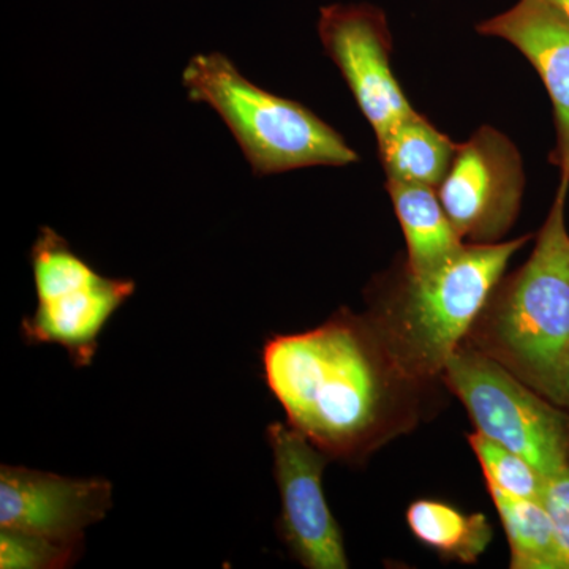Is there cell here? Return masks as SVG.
<instances>
[{
  "mask_svg": "<svg viewBox=\"0 0 569 569\" xmlns=\"http://www.w3.org/2000/svg\"><path fill=\"white\" fill-rule=\"evenodd\" d=\"M556 9H559L565 17L569 18V0H548Z\"/></svg>",
  "mask_w": 569,
  "mask_h": 569,
  "instance_id": "obj_20",
  "label": "cell"
},
{
  "mask_svg": "<svg viewBox=\"0 0 569 569\" xmlns=\"http://www.w3.org/2000/svg\"><path fill=\"white\" fill-rule=\"evenodd\" d=\"M84 553V546L67 545L40 535L0 529V568L66 569Z\"/></svg>",
  "mask_w": 569,
  "mask_h": 569,
  "instance_id": "obj_17",
  "label": "cell"
},
{
  "mask_svg": "<svg viewBox=\"0 0 569 569\" xmlns=\"http://www.w3.org/2000/svg\"><path fill=\"white\" fill-rule=\"evenodd\" d=\"M486 485L507 531L511 568L563 569L556 529L541 501L512 497L490 482Z\"/></svg>",
  "mask_w": 569,
  "mask_h": 569,
  "instance_id": "obj_15",
  "label": "cell"
},
{
  "mask_svg": "<svg viewBox=\"0 0 569 569\" xmlns=\"http://www.w3.org/2000/svg\"><path fill=\"white\" fill-rule=\"evenodd\" d=\"M318 33L377 141L413 114L415 108L391 69L392 40L383 11L369 3H335L321 9Z\"/></svg>",
  "mask_w": 569,
  "mask_h": 569,
  "instance_id": "obj_9",
  "label": "cell"
},
{
  "mask_svg": "<svg viewBox=\"0 0 569 569\" xmlns=\"http://www.w3.org/2000/svg\"><path fill=\"white\" fill-rule=\"evenodd\" d=\"M378 142L385 173L395 181L438 189L455 162L459 144L415 111Z\"/></svg>",
  "mask_w": 569,
  "mask_h": 569,
  "instance_id": "obj_13",
  "label": "cell"
},
{
  "mask_svg": "<svg viewBox=\"0 0 569 569\" xmlns=\"http://www.w3.org/2000/svg\"><path fill=\"white\" fill-rule=\"evenodd\" d=\"M529 241L530 236H522L496 244L466 242L430 271L415 274L403 266L389 287L373 288L367 316L408 376L427 385L440 380L503 279L509 260Z\"/></svg>",
  "mask_w": 569,
  "mask_h": 569,
  "instance_id": "obj_2",
  "label": "cell"
},
{
  "mask_svg": "<svg viewBox=\"0 0 569 569\" xmlns=\"http://www.w3.org/2000/svg\"><path fill=\"white\" fill-rule=\"evenodd\" d=\"M568 190L560 183L529 261L500 280L466 340L545 397L569 346Z\"/></svg>",
  "mask_w": 569,
  "mask_h": 569,
  "instance_id": "obj_3",
  "label": "cell"
},
{
  "mask_svg": "<svg viewBox=\"0 0 569 569\" xmlns=\"http://www.w3.org/2000/svg\"><path fill=\"white\" fill-rule=\"evenodd\" d=\"M468 443L481 463L486 482L512 497L541 500L546 477L539 473L529 460L511 449L501 447L478 430L468 436Z\"/></svg>",
  "mask_w": 569,
  "mask_h": 569,
  "instance_id": "obj_16",
  "label": "cell"
},
{
  "mask_svg": "<svg viewBox=\"0 0 569 569\" xmlns=\"http://www.w3.org/2000/svg\"><path fill=\"white\" fill-rule=\"evenodd\" d=\"M441 381L482 436L529 460L549 477L569 463V413L489 355L463 342Z\"/></svg>",
  "mask_w": 569,
  "mask_h": 569,
  "instance_id": "obj_6",
  "label": "cell"
},
{
  "mask_svg": "<svg viewBox=\"0 0 569 569\" xmlns=\"http://www.w3.org/2000/svg\"><path fill=\"white\" fill-rule=\"evenodd\" d=\"M182 84L192 102L208 104L227 123L253 174L347 167L359 160L342 134L316 112L258 88L220 52L193 56Z\"/></svg>",
  "mask_w": 569,
  "mask_h": 569,
  "instance_id": "obj_4",
  "label": "cell"
},
{
  "mask_svg": "<svg viewBox=\"0 0 569 569\" xmlns=\"http://www.w3.org/2000/svg\"><path fill=\"white\" fill-rule=\"evenodd\" d=\"M546 399L569 411V346L557 365Z\"/></svg>",
  "mask_w": 569,
  "mask_h": 569,
  "instance_id": "obj_19",
  "label": "cell"
},
{
  "mask_svg": "<svg viewBox=\"0 0 569 569\" xmlns=\"http://www.w3.org/2000/svg\"><path fill=\"white\" fill-rule=\"evenodd\" d=\"M523 187L526 174L515 142L486 126L459 144L437 192L463 242L496 244L518 219Z\"/></svg>",
  "mask_w": 569,
  "mask_h": 569,
  "instance_id": "obj_7",
  "label": "cell"
},
{
  "mask_svg": "<svg viewBox=\"0 0 569 569\" xmlns=\"http://www.w3.org/2000/svg\"><path fill=\"white\" fill-rule=\"evenodd\" d=\"M539 501L548 511L556 529L563 569H569V463L546 477Z\"/></svg>",
  "mask_w": 569,
  "mask_h": 569,
  "instance_id": "obj_18",
  "label": "cell"
},
{
  "mask_svg": "<svg viewBox=\"0 0 569 569\" xmlns=\"http://www.w3.org/2000/svg\"><path fill=\"white\" fill-rule=\"evenodd\" d=\"M266 437L282 501L277 529L284 546L302 567L347 569L342 530L323 490V471L331 459L288 422H272Z\"/></svg>",
  "mask_w": 569,
  "mask_h": 569,
  "instance_id": "obj_8",
  "label": "cell"
},
{
  "mask_svg": "<svg viewBox=\"0 0 569 569\" xmlns=\"http://www.w3.org/2000/svg\"><path fill=\"white\" fill-rule=\"evenodd\" d=\"M407 523L413 537L443 559L477 563L492 542L493 530L482 512H467L440 500L413 501L407 509Z\"/></svg>",
  "mask_w": 569,
  "mask_h": 569,
  "instance_id": "obj_14",
  "label": "cell"
},
{
  "mask_svg": "<svg viewBox=\"0 0 569 569\" xmlns=\"http://www.w3.org/2000/svg\"><path fill=\"white\" fill-rule=\"evenodd\" d=\"M387 190L406 236L408 254L403 266L408 271H430L466 244L456 233L437 189L388 179Z\"/></svg>",
  "mask_w": 569,
  "mask_h": 569,
  "instance_id": "obj_12",
  "label": "cell"
},
{
  "mask_svg": "<svg viewBox=\"0 0 569 569\" xmlns=\"http://www.w3.org/2000/svg\"><path fill=\"white\" fill-rule=\"evenodd\" d=\"M37 307L21 321L26 346H58L78 369L89 367L100 336L137 291L130 279L100 274L67 239L41 227L31 249Z\"/></svg>",
  "mask_w": 569,
  "mask_h": 569,
  "instance_id": "obj_5",
  "label": "cell"
},
{
  "mask_svg": "<svg viewBox=\"0 0 569 569\" xmlns=\"http://www.w3.org/2000/svg\"><path fill=\"white\" fill-rule=\"evenodd\" d=\"M111 508L108 479L0 466V529L84 546L86 530L102 522Z\"/></svg>",
  "mask_w": 569,
  "mask_h": 569,
  "instance_id": "obj_10",
  "label": "cell"
},
{
  "mask_svg": "<svg viewBox=\"0 0 569 569\" xmlns=\"http://www.w3.org/2000/svg\"><path fill=\"white\" fill-rule=\"evenodd\" d=\"M482 36L507 40L537 69L556 116L552 162L560 183L569 186V18L548 0H519L515 7L478 24Z\"/></svg>",
  "mask_w": 569,
  "mask_h": 569,
  "instance_id": "obj_11",
  "label": "cell"
},
{
  "mask_svg": "<svg viewBox=\"0 0 569 569\" xmlns=\"http://www.w3.org/2000/svg\"><path fill=\"white\" fill-rule=\"evenodd\" d=\"M261 367L288 425L347 463L413 429L429 387L397 365L367 312L348 309L310 331L268 337Z\"/></svg>",
  "mask_w": 569,
  "mask_h": 569,
  "instance_id": "obj_1",
  "label": "cell"
}]
</instances>
